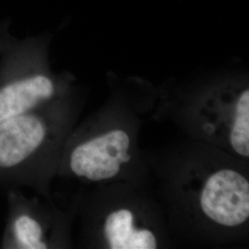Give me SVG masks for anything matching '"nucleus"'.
Returning <instances> with one entry per match:
<instances>
[{"label": "nucleus", "instance_id": "f257e3e1", "mask_svg": "<svg viewBox=\"0 0 249 249\" xmlns=\"http://www.w3.org/2000/svg\"><path fill=\"white\" fill-rule=\"evenodd\" d=\"M201 209L215 223L236 226L249 217V181L233 170H222L208 179L200 196Z\"/></svg>", "mask_w": 249, "mask_h": 249}, {"label": "nucleus", "instance_id": "423d86ee", "mask_svg": "<svg viewBox=\"0 0 249 249\" xmlns=\"http://www.w3.org/2000/svg\"><path fill=\"white\" fill-rule=\"evenodd\" d=\"M114 156L116 160H118L120 163L122 162H127L130 160V156L126 153V151H115Z\"/></svg>", "mask_w": 249, "mask_h": 249}, {"label": "nucleus", "instance_id": "7ed1b4c3", "mask_svg": "<svg viewBox=\"0 0 249 249\" xmlns=\"http://www.w3.org/2000/svg\"><path fill=\"white\" fill-rule=\"evenodd\" d=\"M53 94V82L43 75L10 83L0 89V122L26 114Z\"/></svg>", "mask_w": 249, "mask_h": 249}, {"label": "nucleus", "instance_id": "20e7f679", "mask_svg": "<svg viewBox=\"0 0 249 249\" xmlns=\"http://www.w3.org/2000/svg\"><path fill=\"white\" fill-rule=\"evenodd\" d=\"M233 150L244 157L249 156V90L242 92L235 107V116L230 136Z\"/></svg>", "mask_w": 249, "mask_h": 249}, {"label": "nucleus", "instance_id": "f03ea898", "mask_svg": "<svg viewBox=\"0 0 249 249\" xmlns=\"http://www.w3.org/2000/svg\"><path fill=\"white\" fill-rule=\"evenodd\" d=\"M45 137V124L34 115L23 114L0 122V167H13L26 160Z\"/></svg>", "mask_w": 249, "mask_h": 249}, {"label": "nucleus", "instance_id": "39448f33", "mask_svg": "<svg viewBox=\"0 0 249 249\" xmlns=\"http://www.w3.org/2000/svg\"><path fill=\"white\" fill-rule=\"evenodd\" d=\"M15 234L24 249H45L46 245L41 241L42 228L31 217L23 215L15 222Z\"/></svg>", "mask_w": 249, "mask_h": 249}]
</instances>
